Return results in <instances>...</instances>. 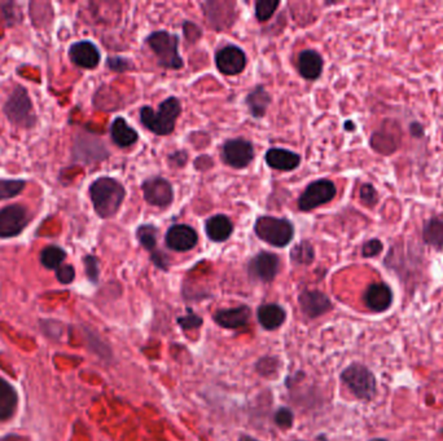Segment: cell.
<instances>
[{"mask_svg": "<svg viewBox=\"0 0 443 441\" xmlns=\"http://www.w3.org/2000/svg\"><path fill=\"white\" fill-rule=\"evenodd\" d=\"M410 132H411V135L414 136V138H424V127H422V124H419V122H412V124H410Z\"/></svg>", "mask_w": 443, "mask_h": 441, "instance_id": "obj_38", "label": "cell"}, {"mask_svg": "<svg viewBox=\"0 0 443 441\" xmlns=\"http://www.w3.org/2000/svg\"><path fill=\"white\" fill-rule=\"evenodd\" d=\"M280 1L274 0H258L255 3V16L260 21H267L271 16L275 13Z\"/></svg>", "mask_w": 443, "mask_h": 441, "instance_id": "obj_30", "label": "cell"}, {"mask_svg": "<svg viewBox=\"0 0 443 441\" xmlns=\"http://www.w3.org/2000/svg\"><path fill=\"white\" fill-rule=\"evenodd\" d=\"M69 58L72 62L83 69H95L100 62V52L90 40H80L72 44L69 48Z\"/></svg>", "mask_w": 443, "mask_h": 441, "instance_id": "obj_15", "label": "cell"}, {"mask_svg": "<svg viewBox=\"0 0 443 441\" xmlns=\"http://www.w3.org/2000/svg\"><path fill=\"white\" fill-rule=\"evenodd\" d=\"M157 234H159V229L154 225H140L137 231V237L140 245L151 253L156 251Z\"/></svg>", "mask_w": 443, "mask_h": 441, "instance_id": "obj_27", "label": "cell"}, {"mask_svg": "<svg viewBox=\"0 0 443 441\" xmlns=\"http://www.w3.org/2000/svg\"><path fill=\"white\" fill-rule=\"evenodd\" d=\"M110 135L114 144L119 148H127L138 141V132L130 127L124 118H116L110 126Z\"/></svg>", "mask_w": 443, "mask_h": 441, "instance_id": "obj_22", "label": "cell"}, {"mask_svg": "<svg viewBox=\"0 0 443 441\" xmlns=\"http://www.w3.org/2000/svg\"><path fill=\"white\" fill-rule=\"evenodd\" d=\"M143 193L146 202L157 207H166L174 200L173 185L161 176H154L144 181Z\"/></svg>", "mask_w": 443, "mask_h": 441, "instance_id": "obj_10", "label": "cell"}, {"mask_svg": "<svg viewBox=\"0 0 443 441\" xmlns=\"http://www.w3.org/2000/svg\"><path fill=\"white\" fill-rule=\"evenodd\" d=\"M279 267L280 261L277 254L262 251L249 263V275L262 283H271L277 277Z\"/></svg>", "mask_w": 443, "mask_h": 441, "instance_id": "obj_11", "label": "cell"}, {"mask_svg": "<svg viewBox=\"0 0 443 441\" xmlns=\"http://www.w3.org/2000/svg\"><path fill=\"white\" fill-rule=\"evenodd\" d=\"M422 242L427 246L443 250V215H434L424 222L422 229Z\"/></svg>", "mask_w": 443, "mask_h": 441, "instance_id": "obj_17", "label": "cell"}, {"mask_svg": "<svg viewBox=\"0 0 443 441\" xmlns=\"http://www.w3.org/2000/svg\"><path fill=\"white\" fill-rule=\"evenodd\" d=\"M255 234L275 247L287 246L294 236V228L289 220L279 217H261L255 222Z\"/></svg>", "mask_w": 443, "mask_h": 441, "instance_id": "obj_6", "label": "cell"}, {"mask_svg": "<svg viewBox=\"0 0 443 441\" xmlns=\"http://www.w3.org/2000/svg\"><path fill=\"white\" fill-rule=\"evenodd\" d=\"M205 231L213 242H225L233 234V222L225 215H215L208 219Z\"/></svg>", "mask_w": 443, "mask_h": 441, "instance_id": "obj_21", "label": "cell"}, {"mask_svg": "<svg viewBox=\"0 0 443 441\" xmlns=\"http://www.w3.org/2000/svg\"><path fill=\"white\" fill-rule=\"evenodd\" d=\"M250 317V310L247 305H240L236 308L220 310L214 315L215 322L227 329H237L245 325Z\"/></svg>", "mask_w": 443, "mask_h": 441, "instance_id": "obj_20", "label": "cell"}, {"mask_svg": "<svg viewBox=\"0 0 443 441\" xmlns=\"http://www.w3.org/2000/svg\"><path fill=\"white\" fill-rule=\"evenodd\" d=\"M66 259L65 250L63 247L51 245L44 247L41 253V263L47 269H58Z\"/></svg>", "mask_w": 443, "mask_h": 441, "instance_id": "obj_26", "label": "cell"}, {"mask_svg": "<svg viewBox=\"0 0 443 441\" xmlns=\"http://www.w3.org/2000/svg\"><path fill=\"white\" fill-rule=\"evenodd\" d=\"M337 195L336 185L331 180L321 179L311 183L298 200L299 210L311 211L331 202Z\"/></svg>", "mask_w": 443, "mask_h": 441, "instance_id": "obj_8", "label": "cell"}, {"mask_svg": "<svg viewBox=\"0 0 443 441\" xmlns=\"http://www.w3.org/2000/svg\"><path fill=\"white\" fill-rule=\"evenodd\" d=\"M240 441H258L255 437H250V436H242L241 437Z\"/></svg>", "mask_w": 443, "mask_h": 441, "instance_id": "obj_41", "label": "cell"}, {"mask_svg": "<svg viewBox=\"0 0 443 441\" xmlns=\"http://www.w3.org/2000/svg\"><path fill=\"white\" fill-rule=\"evenodd\" d=\"M269 102H271V96L266 91V88L262 87V86L255 87L250 94H247V97L245 99L247 109H249L250 114L255 118H262L266 114Z\"/></svg>", "mask_w": 443, "mask_h": 441, "instance_id": "obj_24", "label": "cell"}, {"mask_svg": "<svg viewBox=\"0 0 443 441\" xmlns=\"http://www.w3.org/2000/svg\"><path fill=\"white\" fill-rule=\"evenodd\" d=\"M124 195L126 190L124 185L108 176L99 178L90 187V197L95 212L102 219H110L116 215L124 202Z\"/></svg>", "mask_w": 443, "mask_h": 441, "instance_id": "obj_1", "label": "cell"}, {"mask_svg": "<svg viewBox=\"0 0 443 441\" xmlns=\"http://www.w3.org/2000/svg\"><path fill=\"white\" fill-rule=\"evenodd\" d=\"M341 379L351 393L359 400L370 401L376 396L378 383L373 373L362 364H351L342 371Z\"/></svg>", "mask_w": 443, "mask_h": 441, "instance_id": "obj_4", "label": "cell"}, {"mask_svg": "<svg viewBox=\"0 0 443 441\" xmlns=\"http://www.w3.org/2000/svg\"><path fill=\"white\" fill-rule=\"evenodd\" d=\"M56 277H58V281L64 285L68 283H72L75 278V269L73 266H68V264H63L61 267H58L56 269Z\"/></svg>", "mask_w": 443, "mask_h": 441, "instance_id": "obj_34", "label": "cell"}, {"mask_svg": "<svg viewBox=\"0 0 443 441\" xmlns=\"http://www.w3.org/2000/svg\"><path fill=\"white\" fill-rule=\"evenodd\" d=\"M315 258V251L310 242L304 241L298 244L297 246L292 250L291 259L296 264H311Z\"/></svg>", "mask_w": 443, "mask_h": 441, "instance_id": "obj_28", "label": "cell"}, {"mask_svg": "<svg viewBox=\"0 0 443 441\" xmlns=\"http://www.w3.org/2000/svg\"><path fill=\"white\" fill-rule=\"evenodd\" d=\"M215 64L219 72L225 75H237L242 72L247 66V56L236 45H227L225 48L219 50L215 56Z\"/></svg>", "mask_w": 443, "mask_h": 441, "instance_id": "obj_12", "label": "cell"}, {"mask_svg": "<svg viewBox=\"0 0 443 441\" xmlns=\"http://www.w3.org/2000/svg\"><path fill=\"white\" fill-rule=\"evenodd\" d=\"M294 441H301V440H294Z\"/></svg>", "mask_w": 443, "mask_h": 441, "instance_id": "obj_43", "label": "cell"}, {"mask_svg": "<svg viewBox=\"0 0 443 441\" xmlns=\"http://www.w3.org/2000/svg\"><path fill=\"white\" fill-rule=\"evenodd\" d=\"M383 249H384V245L380 239H368L362 247V255H363V258H375L383 251Z\"/></svg>", "mask_w": 443, "mask_h": 441, "instance_id": "obj_33", "label": "cell"}, {"mask_svg": "<svg viewBox=\"0 0 443 441\" xmlns=\"http://www.w3.org/2000/svg\"><path fill=\"white\" fill-rule=\"evenodd\" d=\"M26 187L25 180H0V201L14 198L16 195L22 193V190Z\"/></svg>", "mask_w": 443, "mask_h": 441, "instance_id": "obj_29", "label": "cell"}, {"mask_svg": "<svg viewBox=\"0 0 443 441\" xmlns=\"http://www.w3.org/2000/svg\"><path fill=\"white\" fill-rule=\"evenodd\" d=\"M299 305L309 317H319L332 308L329 298L319 290H306L299 295Z\"/></svg>", "mask_w": 443, "mask_h": 441, "instance_id": "obj_16", "label": "cell"}, {"mask_svg": "<svg viewBox=\"0 0 443 441\" xmlns=\"http://www.w3.org/2000/svg\"><path fill=\"white\" fill-rule=\"evenodd\" d=\"M181 111L182 107L179 100L176 97H169L165 102H161L157 111L149 107L140 109V121L153 134L166 136L174 131L175 122L178 116H181Z\"/></svg>", "mask_w": 443, "mask_h": 441, "instance_id": "obj_2", "label": "cell"}, {"mask_svg": "<svg viewBox=\"0 0 443 441\" xmlns=\"http://www.w3.org/2000/svg\"><path fill=\"white\" fill-rule=\"evenodd\" d=\"M323 58L313 50L301 52L298 58V69L305 80H318L323 72Z\"/></svg>", "mask_w": 443, "mask_h": 441, "instance_id": "obj_19", "label": "cell"}, {"mask_svg": "<svg viewBox=\"0 0 443 441\" xmlns=\"http://www.w3.org/2000/svg\"><path fill=\"white\" fill-rule=\"evenodd\" d=\"M179 156H181V152L175 153V154H171V156H170V159H171V162H173V160H175V159L176 158L179 159ZM182 156H183V160H181V162H179V160H178V162H174L176 166H181V163H182V166H183V165L186 163L184 160H187V153L183 152Z\"/></svg>", "mask_w": 443, "mask_h": 441, "instance_id": "obj_39", "label": "cell"}, {"mask_svg": "<svg viewBox=\"0 0 443 441\" xmlns=\"http://www.w3.org/2000/svg\"><path fill=\"white\" fill-rule=\"evenodd\" d=\"M257 316L266 330H275L285 321V311L277 304H263L258 308Z\"/></svg>", "mask_w": 443, "mask_h": 441, "instance_id": "obj_23", "label": "cell"}, {"mask_svg": "<svg viewBox=\"0 0 443 441\" xmlns=\"http://www.w3.org/2000/svg\"><path fill=\"white\" fill-rule=\"evenodd\" d=\"M17 406V393L15 388L4 379H0V420H6L14 415Z\"/></svg>", "mask_w": 443, "mask_h": 441, "instance_id": "obj_25", "label": "cell"}, {"mask_svg": "<svg viewBox=\"0 0 443 441\" xmlns=\"http://www.w3.org/2000/svg\"><path fill=\"white\" fill-rule=\"evenodd\" d=\"M222 158L228 166L244 168L255 158V148L244 138L228 140L223 145Z\"/></svg>", "mask_w": 443, "mask_h": 441, "instance_id": "obj_9", "label": "cell"}, {"mask_svg": "<svg viewBox=\"0 0 443 441\" xmlns=\"http://www.w3.org/2000/svg\"><path fill=\"white\" fill-rule=\"evenodd\" d=\"M83 263H85L88 280L91 283H97V281H99V273H100L99 272V261H97V259L92 255H87V256H85Z\"/></svg>", "mask_w": 443, "mask_h": 441, "instance_id": "obj_32", "label": "cell"}, {"mask_svg": "<svg viewBox=\"0 0 443 441\" xmlns=\"http://www.w3.org/2000/svg\"><path fill=\"white\" fill-rule=\"evenodd\" d=\"M166 245L174 251H189L196 246L198 236L196 231L186 224L173 225L166 233Z\"/></svg>", "mask_w": 443, "mask_h": 441, "instance_id": "obj_13", "label": "cell"}, {"mask_svg": "<svg viewBox=\"0 0 443 441\" xmlns=\"http://www.w3.org/2000/svg\"><path fill=\"white\" fill-rule=\"evenodd\" d=\"M275 422L277 426L284 427V428L291 427L293 425V413L288 408H280L275 413Z\"/></svg>", "mask_w": 443, "mask_h": 441, "instance_id": "obj_36", "label": "cell"}, {"mask_svg": "<svg viewBox=\"0 0 443 441\" xmlns=\"http://www.w3.org/2000/svg\"><path fill=\"white\" fill-rule=\"evenodd\" d=\"M345 129L349 131L356 130V124H353V122H350V121H348V122L345 124Z\"/></svg>", "mask_w": 443, "mask_h": 441, "instance_id": "obj_40", "label": "cell"}, {"mask_svg": "<svg viewBox=\"0 0 443 441\" xmlns=\"http://www.w3.org/2000/svg\"><path fill=\"white\" fill-rule=\"evenodd\" d=\"M146 44L152 48L162 67L174 70L183 67V60L178 52V36L167 31H156L146 38Z\"/></svg>", "mask_w": 443, "mask_h": 441, "instance_id": "obj_5", "label": "cell"}, {"mask_svg": "<svg viewBox=\"0 0 443 441\" xmlns=\"http://www.w3.org/2000/svg\"><path fill=\"white\" fill-rule=\"evenodd\" d=\"M178 322H179V325L182 326L184 330H189V329H196V327L201 325L203 324V318L198 317L196 313L188 311L187 316L178 318Z\"/></svg>", "mask_w": 443, "mask_h": 441, "instance_id": "obj_35", "label": "cell"}, {"mask_svg": "<svg viewBox=\"0 0 443 441\" xmlns=\"http://www.w3.org/2000/svg\"><path fill=\"white\" fill-rule=\"evenodd\" d=\"M266 162L269 167L280 170V171H292L297 168L301 157L297 153L280 149V148H272L269 152L266 153Z\"/></svg>", "mask_w": 443, "mask_h": 441, "instance_id": "obj_18", "label": "cell"}, {"mask_svg": "<svg viewBox=\"0 0 443 441\" xmlns=\"http://www.w3.org/2000/svg\"><path fill=\"white\" fill-rule=\"evenodd\" d=\"M370 441H388L385 440V439H372V440Z\"/></svg>", "mask_w": 443, "mask_h": 441, "instance_id": "obj_42", "label": "cell"}, {"mask_svg": "<svg viewBox=\"0 0 443 441\" xmlns=\"http://www.w3.org/2000/svg\"><path fill=\"white\" fill-rule=\"evenodd\" d=\"M364 303L370 311L381 313L385 312L392 307L393 295L392 289L385 283H372L365 293H364Z\"/></svg>", "mask_w": 443, "mask_h": 441, "instance_id": "obj_14", "label": "cell"}, {"mask_svg": "<svg viewBox=\"0 0 443 441\" xmlns=\"http://www.w3.org/2000/svg\"><path fill=\"white\" fill-rule=\"evenodd\" d=\"M107 65L110 70L117 72H124L131 67L130 61L122 58H110L107 61Z\"/></svg>", "mask_w": 443, "mask_h": 441, "instance_id": "obj_37", "label": "cell"}, {"mask_svg": "<svg viewBox=\"0 0 443 441\" xmlns=\"http://www.w3.org/2000/svg\"><path fill=\"white\" fill-rule=\"evenodd\" d=\"M31 222L29 210L22 205L0 209V239H14L21 234Z\"/></svg>", "mask_w": 443, "mask_h": 441, "instance_id": "obj_7", "label": "cell"}, {"mask_svg": "<svg viewBox=\"0 0 443 441\" xmlns=\"http://www.w3.org/2000/svg\"><path fill=\"white\" fill-rule=\"evenodd\" d=\"M361 201L370 209L376 206L378 202V193L372 184H363L361 187Z\"/></svg>", "mask_w": 443, "mask_h": 441, "instance_id": "obj_31", "label": "cell"}, {"mask_svg": "<svg viewBox=\"0 0 443 441\" xmlns=\"http://www.w3.org/2000/svg\"><path fill=\"white\" fill-rule=\"evenodd\" d=\"M4 114L8 121L21 129H31L37 124V116L29 94L22 86H16L4 104Z\"/></svg>", "mask_w": 443, "mask_h": 441, "instance_id": "obj_3", "label": "cell"}]
</instances>
